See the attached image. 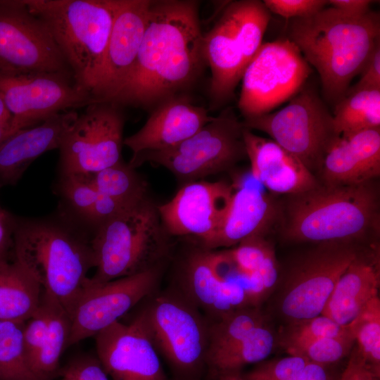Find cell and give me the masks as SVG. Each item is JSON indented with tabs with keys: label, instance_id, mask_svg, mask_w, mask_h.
I'll return each mask as SVG.
<instances>
[{
	"label": "cell",
	"instance_id": "44",
	"mask_svg": "<svg viewBox=\"0 0 380 380\" xmlns=\"http://www.w3.org/2000/svg\"><path fill=\"white\" fill-rule=\"evenodd\" d=\"M13 216L0 205V262L8 260L13 247Z\"/></svg>",
	"mask_w": 380,
	"mask_h": 380
},
{
	"label": "cell",
	"instance_id": "30",
	"mask_svg": "<svg viewBox=\"0 0 380 380\" xmlns=\"http://www.w3.org/2000/svg\"><path fill=\"white\" fill-rule=\"evenodd\" d=\"M332 115L338 137L380 129V89L348 91L334 106Z\"/></svg>",
	"mask_w": 380,
	"mask_h": 380
},
{
	"label": "cell",
	"instance_id": "16",
	"mask_svg": "<svg viewBox=\"0 0 380 380\" xmlns=\"http://www.w3.org/2000/svg\"><path fill=\"white\" fill-rule=\"evenodd\" d=\"M234 192L223 181L186 183L166 203L158 206L169 235L193 236L207 248L216 235Z\"/></svg>",
	"mask_w": 380,
	"mask_h": 380
},
{
	"label": "cell",
	"instance_id": "10",
	"mask_svg": "<svg viewBox=\"0 0 380 380\" xmlns=\"http://www.w3.org/2000/svg\"><path fill=\"white\" fill-rule=\"evenodd\" d=\"M242 123L248 129L268 134L312 174L319 172L325 154L338 137L326 102L309 87L303 88L281 110L244 119Z\"/></svg>",
	"mask_w": 380,
	"mask_h": 380
},
{
	"label": "cell",
	"instance_id": "22",
	"mask_svg": "<svg viewBox=\"0 0 380 380\" xmlns=\"http://www.w3.org/2000/svg\"><path fill=\"white\" fill-rule=\"evenodd\" d=\"M243 139L253 177L268 190L289 195L308 191L319 182L293 155L271 139L244 128Z\"/></svg>",
	"mask_w": 380,
	"mask_h": 380
},
{
	"label": "cell",
	"instance_id": "15",
	"mask_svg": "<svg viewBox=\"0 0 380 380\" xmlns=\"http://www.w3.org/2000/svg\"><path fill=\"white\" fill-rule=\"evenodd\" d=\"M159 277L157 267L104 283H91L87 279L71 315L67 348L95 336L151 296Z\"/></svg>",
	"mask_w": 380,
	"mask_h": 380
},
{
	"label": "cell",
	"instance_id": "34",
	"mask_svg": "<svg viewBox=\"0 0 380 380\" xmlns=\"http://www.w3.org/2000/svg\"><path fill=\"white\" fill-rule=\"evenodd\" d=\"M25 322L0 319V380H43L34 373L27 360Z\"/></svg>",
	"mask_w": 380,
	"mask_h": 380
},
{
	"label": "cell",
	"instance_id": "19",
	"mask_svg": "<svg viewBox=\"0 0 380 380\" xmlns=\"http://www.w3.org/2000/svg\"><path fill=\"white\" fill-rule=\"evenodd\" d=\"M213 117L203 107L186 96L176 95L155 106L144 126L124 139L132 153L130 161L139 155L172 147L197 132Z\"/></svg>",
	"mask_w": 380,
	"mask_h": 380
},
{
	"label": "cell",
	"instance_id": "25",
	"mask_svg": "<svg viewBox=\"0 0 380 380\" xmlns=\"http://www.w3.org/2000/svg\"><path fill=\"white\" fill-rule=\"evenodd\" d=\"M203 49L205 63L211 70L210 106L215 109L233 98L248 64L240 42L223 13L203 34Z\"/></svg>",
	"mask_w": 380,
	"mask_h": 380
},
{
	"label": "cell",
	"instance_id": "8",
	"mask_svg": "<svg viewBox=\"0 0 380 380\" xmlns=\"http://www.w3.org/2000/svg\"><path fill=\"white\" fill-rule=\"evenodd\" d=\"M360 251L356 243L324 242L295 261L277 284L276 310L287 325L322 314L337 281Z\"/></svg>",
	"mask_w": 380,
	"mask_h": 380
},
{
	"label": "cell",
	"instance_id": "39",
	"mask_svg": "<svg viewBox=\"0 0 380 380\" xmlns=\"http://www.w3.org/2000/svg\"><path fill=\"white\" fill-rule=\"evenodd\" d=\"M308 362L296 355L263 360L251 371L242 374V378L243 380H296Z\"/></svg>",
	"mask_w": 380,
	"mask_h": 380
},
{
	"label": "cell",
	"instance_id": "41",
	"mask_svg": "<svg viewBox=\"0 0 380 380\" xmlns=\"http://www.w3.org/2000/svg\"><path fill=\"white\" fill-rule=\"evenodd\" d=\"M271 13L287 20L310 16L328 6L327 0H265Z\"/></svg>",
	"mask_w": 380,
	"mask_h": 380
},
{
	"label": "cell",
	"instance_id": "28",
	"mask_svg": "<svg viewBox=\"0 0 380 380\" xmlns=\"http://www.w3.org/2000/svg\"><path fill=\"white\" fill-rule=\"evenodd\" d=\"M42 288L15 260L0 262V319L25 322L37 310Z\"/></svg>",
	"mask_w": 380,
	"mask_h": 380
},
{
	"label": "cell",
	"instance_id": "6",
	"mask_svg": "<svg viewBox=\"0 0 380 380\" xmlns=\"http://www.w3.org/2000/svg\"><path fill=\"white\" fill-rule=\"evenodd\" d=\"M168 235L147 198L125 209L95 229L90 243L96 271L88 281L104 283L159 267L169 252Z\"/></svg>",
	"mask_w": 380,
	"mask_h": 380
},
{
	"label": "cell",
	"instance_id": "45",
	"mask_svg": "<svg viewBox=\"0 0 380 380\" xmlns=\"http://www.w3.org/2000/svg\"><path fill=\"white\" fill-rule=\"evenodd\" d=\"M327 2L328 6L348 15L360 17L371 11L370 5L373 1L370 0H329Z\"/></svg>",
	"mask_w": 380,
	"mask_h": 380
},
{
	"label": "cell",
	"instance_id": "37",
	"mask_svg": "<svg viewBox=\"0 0 380 380\" xmlns=\"http://www.w3.org/2000/svg\"><path fill=\"white\" fill-rule=\"evenodd\" d=\"M58 189L76 216L87 223L98 195L89 178L72 175H60Z\"/></svg>",
	"mask_w": 380,
	"mask_h": 380
},
{
	"label": "cell",
	"instance_id": "38",
	"mask_svg": "<svg viewBox=\"0 0 380 380\" xmlns=\"http://www.w3.org/2000/svg\"><path fill=\"white\" fill-rule=\"evenodd\" d=\"M348 334L352 333L348 326H341L330 318L319 315L305 321L288 324L281 336V344L285 347L295 343Z\"/></svg>",
	"mask_w": 380,
	"mask_h": 380
},
{
	"label": "cell",
	"instance_id": "11",
	"mask_svg": "<svg viewBox=\"0 0 380 380\" xmlns=\"http://www.w3.org/2000/svg\"><path fill=\"white\" fill-rule=\"evenodd\" d=\"M310 73V65L288 38L262 44L241 78L238 107L244 119L270 113L293 98Z\"/></svg>",
	"mask_w": 380,
	"mask_h": 380
},
{
	"label": "cell",
	"instance_id": "42",
	"mask_svg": "<svg viewBox=\"0 0 380 380\" xmlns=\"http://www.w3.org/2000/svg\"><path fill=\"white\" fill-rule=\"evenodd\" d=\"M360 73V79L348 91L380 89V42L376 44Z\"/></svg>",
	"mask_w": 380,
	"mask_h": 380
},
{
	"label": "cell",
	"instance_id": "27",
	"mask_svg": "<svg viewBox=\"0 0 380 380\" xmlns=\"http://www.w3.org/2000/svg\"><path fill=\"white\" fill-rule=\"evenodd\" d=\"M274 203L262 190L243 186L234 190L221 225L207 248L229 247L254 236H262L277 216Z\"/></svg>",
	"mask_w": 380,
	"mask_h": 380
},
{
	"label": "cell",
	"instance_id": "4",
	"mask_svg": "<svg viewBox=\"0 0 380 380\" xmlns=\"http://www.w3.org/2000/svg\"><path fill=\"white\" fill-rule=\"evenodd\" d=\"M374 181L351 185L319 184L289 195L283 222L293 242L356 243L379 229V200Z\"/></svg>",
	"mask_w": 380,
	"mask_h": 380
},
{
	"label": "cell",
	"instance_id": "24",
	"mask_svg": "<svg viewBox=\"0 0 380 380\" xmlns=\"http://www.w3.org/2000/svg\"><path fill=\"white\" fill-rule=\"evenodd\" d=\"M77 115L75 110L65 111L6 139L0 144V185L16 184L35 159L46 151L58 149Z\"/></svg>",
	"mask_w": 380,
	"mask_h": 380
},
{
	"label": "cell",
	"instance_id": "17",
	"mask_svg": "<svg viewBox=\"0 0 380 380\" xmlns=\"http://www.w3.org/2000/svg\"><path fill=\"white\" fill-rule=\"evenodd\" d=\"M96 356L110 380H168L139 323L120 320L95 336Z\"/></svg>",
	"mask_w": 380,
	"mask_h": 380
},
{
	"label": "cell",
	"instance_id": "43",
	"mask_svg": "<svg viewBox=\"0 0 380 380\" xmlns=\"http://www.w3.org/2000/svg\"><path fill=\"white\" fill-rule=\"evenodd\" d=\"M379 377L355 346L350 353L346 367L338 380H376Z\"/></svg>",
	"mask_w": 380,
	"mask_h": 380
},
{
	"label": "cell",
	"instance_id": "14",
	"mask_svg": "<svg viewBox=\"0 0 380 380\" xmlns=\"http://www.w3.org/2000/svg\"><path fill=\"white\" fill-rule=\"evenodd\" d=\"M0 96L12 115L10 136L93 101L91 93L65 72L0 77Z\"/></svg>",
	"mask_w": 380,
	"mask_h": 380
},
{
	"label": "cell",
	"instance_id": "5",
	"mask_svg": "<svg viewBox=\"0 0 380 380\" xmlns=\"http://www.w3.org/2000/svg\"><path fill=\"white\" fill-rule=\"evenodd\" d=\"M46 26L77 82L93 96L122 0H23Z\"/></svg>",
	"mask_w": 380,
	"mask_h": 380
},
{
	"label": "cell",
	"instance_id": "32",
	"mask_svg": "<svg viewBox=\"0 0 380 380\" xmlns=\"http://www.w3.org/2000/svg\"><path fill=\"white\" fill-rule=\"evenodd\" d=\"M98 192L129 207L146 198V184L129 164L120 161L89 177Z\"/></svg>",
	"mask_w": 380,
	"mask_h": 380
},
{
	"label": "cell",
	"instance_id": "23",
	"mask_svg": "<svg viewBox=\"0 0 380 380\" xmlns=\"http://www.w3.org/2000/svg\"><path fill=\"white\" fill-rule=\"evenodd\" d=\"M322 183L351 185L374 181L380 175V129L340 136L321 167Z\"/></svg>",
	"mask_w": 380,
	"mask_h": 380
},
{
	"label": "cell",
	"instance_id": "3",
	"mask_svg": "<svg viewBox=\"0 0 380 380\" xmlns=\"http://www.w3.org/2000/svg\"><path fill=\"white\" fill-rule=\"evenodd\" d=\"M90 240L65 217H13L14 260L56 297L70 318L94 268Z\"/></svg>",
	"mask_w": 380,
	"mask_h": 380
},
{
	"label": "cell",
	"instance_id": "33",
	"mask_svg": "<svg viewBox=\"0 0 380 380\" xmlns=\"http://www.w3.org/2000/svg\"><path fill=\"white\" fill-rule=\"evenodd\" d=\"M266 322V315L259 306L243 307L226 313L209 324L207 355L234 344Z\"/></svg>",
	"mask_w": 380,
	"mask_h": 380
},
{
	"label": "cell",
	"instance_id": "29",
	"mask_svg": "<svg viewBox=\"0 0 380 380\" xmlns=\"http://www.w3.org/2000/svg\"><path fill=\"white\" fill-rule=\"evenodd\" d=\"M276 336L267 322L234 344L206 356L210 376L241 372L244 366L263 361L272 352Z\"/></svg>",
	"mask_w": 380,
	"mask_h": 380
},
{
	"label": "cell",
	"instance_id": "18",
	"mask_svg": "<svg viewBox=\"0 0 380 380\" xmlns=\"http://www.w3.org/2000/svg\"><path fill=\"white\" fill-rule=\"evenodd\" d=\"M71 318L62 304L42 289L39 304L25 321L23 341L29 366L43 380H53L59 360L68 348Z\"/></svg>",
	"mask_w": 380,
	"mask_h": 380
},
{
	"label": "cell",
	"instance_id": "47",
	"mask_svg": "<svg viewBox=\"0 0 380 380\" xmlns=\"http://www.w3.org/2000/svg\"><path fill=\"white\" fill-rule=\"evenodd\" d=\"M12 115L0 96V144L10 136Z\"/></svg>",
	"mask_w": 380,
	"mask_h": 380
},
{
	"label": "cell",
	"instance_id": "12",
	"mask_svg": "<svg viewBox=\"0 0 380 380\" xmlns=\"http://www.w3.org/2000/svg\"><path fill=\"white\" fill-rule=\"evenodd\" d=\"M85 107L61 141L60 175L89 177L122 161L125 122L122 106L99 101Z\"/></svg>",
	"mask_w": 380,
	"mask_h": 380
},
{
	"label": "cell",
	"instance_id": "36",
	"mask_svg": "<svg viewBox=\"0 0 380 380\" xmlns=\"http://www.w3.org/2000/svg\"><path fill=\"white\" fill-rule=\"evenodd\" d=\"M355 343L353 335L348 334L295 343L284 348L290 355L302 357L309 362L329 365L350 354Z\"/></svg>",
	"mask_w": 380,
	"mask_h": 380
},
{
	"label": "cell",
	"instance_id": "7",
	"mask_svg": "<svg viewBox=\"0 0 380 380\" xmlns=\"http://www.w3.org/2000/svg\"><path fill=\"white\" fill-rule=\"evenodd\" d=\"M150 298L133 319L174 371L194 380L205 365L209 324L181 293Z\"/></svg>",
	"mask_w": 380,
	"mask_h": 380
},
{
	"label": "cell",
	"instance_id": "1",
	"mask_svg": "<svg viewBox=\"0 0 380 380\" xmlns=\"http://www.w3.org/2000/svg\"><path fill=\"white\" fill-rule=\"evenodd\" d=\"M203 37L198 1H151L133 68L113 91L95 102L149 108L177 95L196 81L205 63Z\"/></svg>",
	"mask_w": 380,
	"mask_h": 380
},
{
	"label": "cell",
	"instance_id": "20",
	"mask_svg": "<svg viewBox=\"0 0 380 380\" xmlns=\"http://www.w3.org/2000/svg\"><path fill=\"white\" fill-rule=\"evenodd\" d=\"M151 0H122L115 17L102 75L92 103L113 91L131 71L142 44Z\"/></svg>",
	"mask_w": 380,
	"mask_h": 380
},
{
	"label": "cell",
	"instance_id": "21",
	"mask_svg": "<svg viewBox=\"0 0 380 380\" xmlns=\"http://www.w3.org/2000/svg\"><path fill=\"white\" fill-rule=\"evenodd\" d=\"M179 281L181 293L215 319L238 308L255 306L239 284L218 275L213 250L201 247L193 251L182 265Z\"/></svg>",
	"mask_w": 380,
	"mask_h": 380
},
{
	"label": "cell",
	"instance_id": "35",
	"mask_svg": "<svg viewBox=\"0 0 380 380\" xmlns=\"http://www.w3.org/2000/svg\"><path fill=\"white\" fill-rule=\"evenodd\" d=\"M353 335L357 347L379 376L380 371V299L369 300L357 316L348 325Z\"/></svg>",
	"mask_w": 380,
	"mask_h": 380
},
{
	"label": "cell",
	"instance_id": "2",
	"mask_svg": "<svg viewBox=\"0 0 380 380\" xmlns=\"http://www.w3.org/2000/svg\"><path fill=\"white\" fill-rule=\"evenodd\" d=\"M286 33L317 71L324 101L334 107L380 42V16L370 11L354 17L327 6L310 16L289 20Z\"/></svg>",
	"mask_w": 380,
	"mask_h": 380
},
{
	"label": "cell",
	"instance_id": "9",
	"mask_svg": "<svg viewBox=\"0 0 380 380\" xmlns=\"http://www.w3.org/2000/svg\"><path fill=\"white\" fill-rule=\"evenodd\" d=\"M231 108L223 110L197 132L179 144L139 155L128 163L135 168L150 161L188 182L225 171L247 156L244 129Z\"/></svg>",
	"mask_w": 380,
	"mask_h": 380
},
{
	"label": "cell",
	"instance_id": "40",
	"mask_svg": "<svg viewBox=\"0 0 380 380\" xmlns=\"http://www.w3.org/2000/svg\"><path fill=\"white\" fill-rule=\"evenodd\" d=\"M60 380H110L97 356H76L58 369Z\"/></svg>",
	"mask_w": 380,
	"mask_h": 380
},
{
	"label": "cell",
	"instance_id": "13",
	"mask_svg": "<svg viewBox=\"0 0 380 380\" xmlns=\"http://www.w3.org/2000/svg\"><path fill=\"white\" fill-rule=\"evenodd\" d=\"M44 72L72 74L46 26L24 1L0 0V77Z\"/></svg>",
	"mask_w": 380,
	"mask_h": 380
},
{
	"label": "cell",
	"instance_id": "46",
	"mask_svg": "<svg viewBox=\"0 0 380 380\" xmlns=\"http://www.w3.org/2000/svg\"><path fill=\"white\" fill-rule=\"evenodd\" d=\"M327 366L308 362L296 380H336Z\"/></svg>",
	"mask_w": 380,
	"mask_h": 380
},
{
	"label": "cell",
	"instance_id": "48",
	"mask_svg": "<svg viewBox=\"0 0 380 380\" xmlns=\"http://www.w3.org/2000/svg\"><path fill=\"white\" fill-rule=\"evenodd\" d=\"M213 380H243L241 372H229L211 376Z\"/></svg>",
	"mask_w": 380,
	"mask_h": 380
},
{
	"label": "cell",
	"instance_id": "31",
	"mask_svg": "<svg viewBox=\"0 0 380 380\" xmlns=\"http://www.w3.org/2000/svg\"><path fill=\"white\" fill-rule=\"evenodd\" d=\"M227 252L237 270L251 275L265 296L274 290L279 280L278 265L273 247L263 236L246 239Z\"/></svg>",
	"mask_w": 380,
	"mask_h": 380
},
{
	"label": "cell",
	"instance_id": "26",
	"mask_svg": "<svg viewBox=\"0 0 380 380\" xmlns=\"http://www.w3.org/2000/svg\"><path fill=\"white\" fill-rule=\"evenodd\" d=\"M372 251L359 252L337 281L321 315L347 327L378 296L379 256Z\"/></svg>",
	"mask_w": 380,
	"mask_h": 380
}]
</instances>
